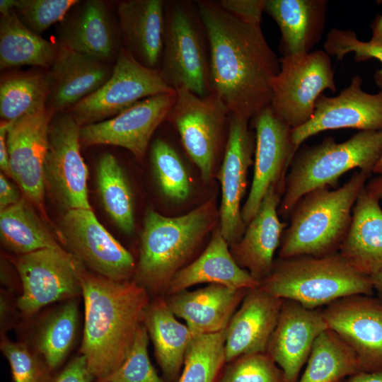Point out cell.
I'll return each instance as SVG.
<instances>
[{"label":"cell","instance_id":"3957f363","mask_svg":"<svg viewBox=\"0 0 382 382\" xmlns=\"http://www.w3.org/2000/svg\"><path fill=\"white\" fill-rule=\"evenodd\" d=\"M368 178L358 170L336 190L325 187L303 195L289 213L279 259L337 253L349 228L354 204Z\"/></svg>","mask_w":382,"mask_h":382},{"label":"cell","instance_id":"f6af8a7d","mask_svg":"<svg viewBox=\"0 0 382 382\" xmlns=\"http://www.w3.org/2000/svg\"><path fill=\"white\" fill-rule=\"evenodd\" d=\"M93 378L86 358L81 354L74 357L50 382H91Z\"/></svg>","mask_w":382,"mask_h":382},{"label":"cell","instance_id":"60d3db41","mask_svg":"<svg viewBox=\"0 0 382 382\" xmlns=\"http://www.w3.org/2000/svg\"><path fill=\"white\" fill-rule=\"evenodd\" d=\"M232 361L219 382H285L282 371L267 352L245 354Z\"/></svg>","mask_w":382,"mask_h":382},{"label":"cell","instance_id":"ffe728a7","mask_svg":"<svg viewBox=\"0 0 382 382\" xmlns=\"http://www.w3.org/2000/svg\"><path fill=\"white\" fill-rule=\"evenodd\" d=\"M57 33L59 44L112 64L122 47L119 25L100 0L78 1L57 23Z\"/></svg>","mask_w":382,"mask_h":382},{"label":"cell","instance_id":"484cf974","mask_svg":"<svg viewBox=\"0 0 382 382\" xmlns=\"http://www.w3.org/2000/svg\"><path fill=\"white\" fill-rule=\"evenodd\" d=\"M248 290L212 284L170 294L166 301L175 316L185 320L192 336H197L226 330Z\"/></svg>","mask_w":382,"mask_h":382},{"label":"cell","instance_id":"db71d44e","mask_svg":"<svg viewBox=\"0 0 382 382\" xmlns=\"http://www.w3.org/2000/svg\"><path fill=\"white\" fill-rule=\"evenodd\" d=\"M17 0H1L0 1V13L1 15L8 13L12 10L15 9Z\"/></svg>","mask_w":382,"mask_h":382},{"label":"cell","instance_id":"5bb4252c","mask_svg":"<svg viewBox=\"0 0 382 382\" xmlns=\"http://www.w3.org/2000/svg\"><path fill=\"white\" fill-rule=\"evenodd\" d=\"M250 120L255 131V148L253 181L241 209L246 226L256 214L268 190L274 185L285 184L296 153L291 140L292 129L275 115L270 105Z\"/></svg>","mask_w":382,"mask_h":382},{"label":"cell","instance_id":"7dc6e473","mask_svg":"<svg viewBox=\"0 0 382 382\" xmlns=\"http://www.w3.org/2000/svg\"><path fill=\"white\" fill-rule=\"evenodd\" d=\"M11 122L1 121L0 124V168L8 177L11 178L9 154L7 142L8 132Z\"/></svg>","mask_w":382,"mask_h":382},{"label":"cell","instance_id":"c3c4849f","mask_svg":"<svg viewBox=\"0 0 382 382\" xmlns=\"http://www.w3.org/2000/svg\"><path fill=\"white\" fill-rule=\"evenodd\" d=\"M8 297L5 294H1V335L11 327V306Z\"/></svg>","mask_w":382,"mask_h":382},{"label":"cell","instance_id":"bcb514c9","mask_svg":"<svg viewBox=\"0 0 382 382\" xmlns=\"http://www.w3.org/2000/svg\"><path fill=\"white\" fill-rule=\"evenodd\" d=\"M23 197L4 173L0 174V212L18 203Z\"/></svg>","mask_w":382,"mask_h":382},{"label":"cell","instance_id":"603a6c76","mask_svg":"<svg viewBox=\"0 0 382 382\" xmlns=\"http://www.w3.org/2000/svg\"><path fill=\"white\" fill-rule=\"evenodd\" d=\"M284 187L285 184L281 183L268 190L243 235L231 245V254L236 262L260 282L273 268L274 255L287 226L280 221L278 214Z\"/></svg>","mask_w":382,"mask_h":382},{"label":"cell","instance_id":"7a4b0ae2","mask_svg":"<svg viewBox=\"0 0 382 382\" xmlns=\"http://www.w3.org/2000/svg\"><path fill=\"white\" fill-rule=\"evenodd\" d=\"M84 303L81 353L96 379L118 369L143 325L148 291L134 281H115L97 274L78 262Z\"/></svg>","mask_w":382,"mask_h":382},{"label":"cell","instance_id":"d6986e66","mask_svg":"<svg viewBox=\"0 0 382 382\" xmlns=\"http://www.w3.org/2000/svg\"><path fill=\"white\" fill-rule=\"evenodd\" d=\"M362 79L355 75L348 87L337 96L321 94L316 100L311 119L291 129L296 151L310 137L320 132L342 128L360 131H382V88L376 94L361 89Z\"/></svg>","mask_w":382,"mask_h":382},{"label":"cell","instance_id":"6da1fadb","mask_svg":"<svg viewBox=\"0 0 382 382\" xmlns=\"http://www.w3.org/2000/svg\"><path fill=\"white\" fill-rule=\"evenodd\" d=\"M209 45L213 90L230 113L250 120L270 105L271 82L280 70L260 25L241 21L219 1H197Z\"/></svg>","mask_w":382,"mask_h":382},{"label":"cell","instance_id":"9c48e42d","mask_svg":"<svg viewBox=\"0 0 382 382\" xmlns=\"http://www.w3.org/2000/svg\"><path fill=\"white\" fill-rule=\"evenodd\" d=\"M280 70L271 82L270 107L291 129L312 117L318 97L325 89L336 91L330 55L323 50L279 59Z\"/></svg>","mask_w":382,"mask_h":382},{"label":"cell","instance_id":"2e32d148","mask_svg":"<svg viewBox=\"0 0 382 382\" xmlns=\"http://www.w3.org/2000/svg\"><path fill=\"white\" fill-rule=\"evenodd\" d=\"M175 99V91L149 97L112 118L81 127V147L120 146L141 161L154 134L166 122Z\"/></svg>","mask_w":382,"mask_h":382},{"label":"cell","instance_id":"e575fe53","mask_svg":"<svg viewBox=\"0 0 382 382\" xmlns=\"http://www.w3.org/2000/svg\"><path fill=\"white\" fill-rule=\"evenodd\" d=\"M47 72H22L2 77L0 83L1 121L13 122L46 108Z\"/></svg>","mask_w":382,"mask_h":382},{"label":"cell","instance_id":"277c9868","mask_svg":"<svg viewBox=\"0 0 382 382\" xmlns=\"http://www.w3.org/2000/svg\"><path fill=\"white\" fill-rule=\"evenodd\" d=\"M215 219L212 200L179 216H166L148 210L134 281L148 292H167L173 277L212 229Z\"/></svg>","mask_w":382,"mask_h":382},{"label":"cell","instance_id":"8992f818","mask_svg":"<svg viewBox=\"0 0 382 382\" xmlns=\"http://www.w3.org/2000/svg\"><path fill=\"white\" fill-rule=\"evenodd\" d=\"M382 156V131H359L345 141L326 137L320 143L297 151L285 179L278 214L289 217L294 204L318 188L335 186L354 168L368 177Z\"/></svg>","mask_w":382,"mask_h":382},{"label":"cell","instance_id":"ac0fdd59","mask_svg":"<svg viewBox=\"0 0 382 382\" xmlns=\"http://www.w3.org/2000/svg\"><path fill=\"white\" fill-rule=\"evenodd\" d=\"M328 329L356 354L362 371L382 370V301L369 295L338 299L322 311Z\"/></svg>","mask_w":382,"mask_h":382},{"label":"cell","instance_id":"7bdbcfd3","mask_svg":"<svg viewBox=\"0 0 382 382\" xmlns=\"http://www.w3.org/2000/svg\"><path fill=\"white\" fill-rule=\"evenodd\" d=\"M324 49L329 55L335 56L338 60L353 52L356 62L376 59L382 64V44L359 40L353 30L331 29L324 43ZM374 79L380 88H382V68L376 71Z\"/></svg>","mask_w":382,"mask_h":382},{"label":"cell","instance_id":"4dcf8cb0","mask_svg":"<svg viewBox=\"0 0 382 382\" xmlns=\"http://www.w3.org/2000/svg\"><path fill=\"white\" fill-rule=\"evenodd\" d=\"M59 44L42 37L28 29L18 18L15 9L1 15L0 69L34 66L49 69Z\"/></svg>","mask_w":382,"mask_h":382},{"label":"cell","instance_id":"44dd1931","mask_svg":"<svg viewBox=\"0 0 382 382\" xmlns=\"http://www.w3.org/2000/svg\"><path fill=\"white\" fill-rule=\"evenodd\" d=\"M327 329L322 311L283 300L267 352L282 371L285 382H296L316 338Z\"/></svg>","mask_w":382,"mask_h":382},{"label":"cell","instance_id":"f35d334b","mask_svg":"<svg viewBox=\"0 0 382 382\" xmlns=\"http://www.w3.org/2000/svg\"><path fill=\"white\" fill-rule=\"evenodd\" d=\"M149 335L144 324L139 329L133 346L121 366L96 382H163L148 354Z\"/></svg>","mask_w":382,"mask_h":382},{"label":"cell","instance_id":"5b68a950","mask_svg":"<svg viewBox=\"0 0 382 382\" xmlns=\"http://www.w3.org/2000/svg\"><path fill=\"white\" fill-rule=\"evenodd\" d=\"M259 287L308 309L349 296H371L374 291L371 278L355 270L338 253L279 259Z\"/></svg>","mask_w":382,"mask_h":382},{"label":"cell","instance_id":"83f0119b","mask_svg":"<svg viewBox=\"0 0 382 382\" xmlns=\"http://www.w3.org/2000/svg\"><path fill=\"white\" fill-rule=\"evenodd\" d=\"M228 245L219 227L203 253L174 275L166 293L173 294L203 283L235 290L258 287L260 282L236 262Z\"/></svg>","mask_w":382,"mask_h":382},{"label":"cell","instance_id":"b9f144b4","mask_svg":"<svg viewBox=\"0 0 382 382\" xmlns=\"http://www.w3.org/2000/svg\"><path fill=\"white\" fill-rule=\"evenodd\" d=\"M78 0H17L15 11L20 21L40 35L59 23Z\"/></svg>","mask_w":382,"mask_h":382},{"label":"cell","instance_id":"52a82bcc","mask_svg":"<svg viewBox=\"0 0 382 382\" xmlns=\"http://www.w3.org/2000/svg\"><path fill=\"white\" fill-rule=\"evenodd\" d=\"M159 71L173 90L204 97L213 90L208 37L197 1H166Z\"/></svg>","mask_w":382,"mask_h":382},{"label":"cell","instance_id":"f907efd6","mask_svg":"<svg viewBox=\"0 0 382 382\" xmlns=\"http://www.w3.org/2000/svg\"><path fill=\"white\" fill-rule=\"evenodd\" d=\"M366 190L378 200L382 199V174L371 179L365 185Z\"/></svg>","mask_w":382,"mask_h":382},{"label":"cell","instance_id":"7c38bea8","mask_svg":"<svg viewBox=\"0 0 382 382\" xmlns=\"http://www.w3.org/2000/svg\"><path fill=\"white\" fill-rule=\"evenodd\" d=\"M22 293L16 306L29 318L45 306L81 294L78 261L64 248L18 255L13 261Z\"/></svg>","mask_w":382,"mask_h":382},{"label":"cell","instance_id":"ba28073f","mask_svg":"<svg viewBox=\"0 0 382 382\" xmlns=\"http://www.w3.org/2000/svg\"><path fill=\"white\" fill-rule=\"evenodd\" d=\"M175 91L176 99L166 122L175 129L186 154L207 182L224 137L228 138L230 112L215 91L204 97L185 88Z\"/></svg>","mask_w":382,"mask_h":382},{"label":"cell","instance_id":"4316f807","mask_svg":"<svg viewBox=\"0 0 382 382\" xmlns=\"http://www.w3.org/2000/svg\"><path fill=\"white\" fill-rule=\"evenodd\" d=\"M337 253L364 275L371 277L382 270V209L365 187L354 204L349 228Z\"/></svg>","mask_w":382,"mask_h":382},{"label":"cell","instance_id":"8d00e7d4","mask_svg":"<svg viewBox=\"0 0 382 382\" xmlns=\"http://www.w3.org/2000/svg\"><path fill=\"white\" fill-rule=\"evenodd\" d=\"M226 330L193 336L187 349L178 382H214L226 361Z\"/></svg>","mask_w":382,"mask_h":382},{"label":"cell","instance_id":"74e56055","mask_svg":"<svg viewBox=\"0 0 382 382\" xmlns=\"http://www.w3.org/2000/svg\"><path fill=\"white\" fill-rule=\"evenodd\" d=\"M150 161L163 194L175 202L185 200L191 185L183 161L175 147L166 139H154L150 149Z\"/></svg>","mask_w":382,"mask_h":382},{"label":"cell","instance_id":"9a60e30c","mask_svg":"<svg viewBox=\"0 0 382 382\" xmlns=\"http://www.w3.org/2000/svg\"><path fill=\"white\" fill-rule=\"evenodd\" d=\"M53 115L45 108L11 122L7 137L11 178L44 219H47L45 163L49 125Z\"/></svg>","mask_w":382,"mask_h":382},{"label":"cell","instance_id":"f1b7e54d","mask_svg":"<svg viewBox=\"0 0 382 382\" xmlns=\"http://www.w3.org/2000/svg\"><path fill=\"white\" fill-rule=\"evenodd\" d=\"M327 4L325 0H266L265 12L281 32L283 57L311 52L323 34Z\"/></svg>","mask_w":382,"mask_h":382},{"label":"cell","instance_id":"f546056e","mask_svg":"<svg viewBox=\"0 0 382 382\" xmlns=\"http://www.w3.org/2000/svg\"><path fill=\"white\" fill-rule=\"evenodd\" d=\"M143 324L153 342L156 359L164 374L175 378L184 363L192 335L180 323L166 299H157L147 306Z\"/></svg>","mask_w":382,"mask_h":382},{"label":"cell","instance_id":"816d5d0a","mask_svg":"<svg viewBox=\"0 0 382 382\" xmlns=\"http://www.w3.org/2000/svg\"><path fill=\"white\" fill-rule=\"evenodd\" d=\"M372 35L369 40L374 43L382 44V15H377L371 24Z\"/></svg>","mask_w":382,"mask_h":382},{"label":"cell","instance_id":"681fc988","mask_svg":"<svg viewBox=\"0 0 382 382\" xmlns=\"http://www.w3.org/2000/svg\"><path fill=\"white\" fill-rule=\"evenodd\" d=\"M344 382H382V370L359 371L347 377Z\"/></svg>","mask_w":382,"mask_h":382},{"label":"cell","instance_id":"d4e9b609","mask_svg":"<svg viewBox=\"0 0 382 382\" xmlns=\"http://www.w3.org/2000/svg\"><path fill=\"white\" fill-rule=\"evenodd\" d=\"M165 7L163 0H127L117 8L122 47L152 69H159L161 65Z\"/></svg>","mask_w":382,"mask_h":382},{"label":"cell","instance_id":"8fae6325","mask_svg":"<svg viewBox=\"0 0 382 382\" xmlns=\"http://www.w3.org/2000/svg\"><path fill=\"white\" fill-rule=\"evenodd\" d=\"M59 233L69 253L91 272L115 281L134 274L133 256L98 221L92 209L66 210Z\"/></svg>","mask_w":382,"mask_h":382},{"label":"cell","instance_id":"e0dca14e","mask_svg":"<svg viewBox=\"0 0 382 382\" xmlns=\"http://www.w3.org/2000/svg\"><path fill=\"white\" fill-rule=\"evenodd\" d=\"M248 123V120L230 113L227 141L218 173L221 190L219 228L229 245L241 239L246 228L241 215V201L255 148V135Z\"/></svg>","mask_w":382,"mask_h":382},{"label":"cell","instance_id":"11a10c76","mask_svg":"<svg viewBox=\"0 0 382 382\" xmlns=\"http://www.w3.org/2000/svg\"><path fill=\"white\" fill-rule=\"evenodd\" d=\"M374 173L382 174V156L374 169Z\"/></svg>","mask_w":382,"mask_h":382},{"label":"cell","instance_id":"7402d4cb","mask_svg":"<svg viewBox=\"0 0 382 382\" xmlns=\"http://www.w3.org/2000/svg\"><path fill=\"white\" fill-rule=\"evenodd\" d=\"M114 65L59 44L57 55L47 71V110L53 115L66 112L98 90L110 77Z\"/></svg>","mask_w":382,"mask_h":382},{"label":"cell","instance_id":"1f68e13d","mask_svg":"<svg viewBox=\"0 0 382 382\" xmlns=\"http://www.w3.org/2000/svg\"><path fill=\"white\" fill-rule=\"evenodd\" d=\"M33 207L23 197L16 204L0 212L1 243L18 255L47 248H62Z\"/></svg>","mask_w":382,"mask_h":382},{"label":"cell","instance_id":"836d02e7","mask_svg":"<svg viewBox=\"0 0 382 382\" xmlns=\"http://www.w3.org/2000/svg\"><path fill=\"white\" fill-rule=\"evenodd\" d=\"M97 186L103 207L113 222L122 232L132 233L135 221L132 190L122 166L110 154L99 159Z\"/></svg>","mask_w":382,"mask_h":382},{"label":"cell","instance_id":"f5cc1de1","mask_svg":"<svg viewBox=\"0 0 382 382\" xmlns=\"http://www.w3.org/2000/svg\"><path fill=\"white\" fill-rule=\"evenodd\" d=\"M374 289L378 294V298L382 301V270L371 277Z\"/></svg>","mask_w":382,"mask_h":382},{"label":"cell","instance_id":"4fadbf2b","mask_svg":"<svg viewBox=\"0 0 382 382\" xmlns=\"http://www.w3.org/2000/svg\"><path fill=\"white\" fill-rule=\"evenodd\" d=\"M81 126L67 112L54 114L50 122L45 185L66 210L91 209L88 170L81 154Z\"/></svg>","mask_w":382,"mask_h":382},{"label":"cell","instance_id":"cb8c5ba5","mask_svg":"<svg viewBox=\"0 0 382 382\" xmlns=\"http://www.w3.org/2000/svg\"><path fill=\"white\" fill-rule=\"evenodd\" d=\"M283 300L262 290L249 289L226 329V361L248 354L266 352Z\"/></svg>","mask_w":382,"mask_h":382},{"label":"cell","instance_id":"ab89813d","mask_svg":"<svg viewBox=\"0 0 382 382\" xmlns=\"http://www.w3.org/2000/svg\"><path fill=\"white\" fill-rule=\"evenodd\" d=\"M1 350L8 361L14 382H50L52 371L42 357L25 343L3 337Z\"/></svg>","mask_w":382,"mask_h":382},{"label":"cell","instance_id":"d6a6232c","mask_svg":"<svg viewBox=\"0 0 382 382\" xmlns=\"http://www.w3.org/2000/svg\"><path fill=\"white\" fill-rule=\"evenodd\" d=\"M359 371L361 364L354 351L327 329L316 338L298 382H338Z\"/></svg>","mask_w":382,"mask_h":382},{"label":"cell","instance_id":"d590c367","mask_svg":"<svg viewBox=\"0 0 382 382\" xmlns=\"http://www.w3.org/2000/svg\"><path fill=\"white\" fill-rule=\"evenodd\" d=\"M76 299L51 312L40 324L35 339L36 352L51 371L62 364L75 340L79 323Z\"/></svg>","mask_w":382,"mask_h":382},{"label":"cell","instance_id":"30bf717a","mask_svg":"<svg viewBox=\"0 0 382 382\" xmlns=\"http://www.w3.org/2000/svg\"><path fill=\"white\" fill-rule=\"evenodd\" d=\"M173 91L158 69L143 66L122 47L109 79L66 112L83 127L112 118L143 99Z\"/></svg>","mask_w":382,"mask_h":382},{"label":"cell","instance_id":"ee69618b","mask_svg":"<svg viewBox=\"0 0 382 382\" xmlns=\"http://www.w3.org/2000/svg\"><path fill=\"white\" fill-rule=\"evenodd\" d=\"M266 0H220L221 8L245 23L260 25Z\"/></svg>","mask_w":382,"mask_h":382}]
</instances>
